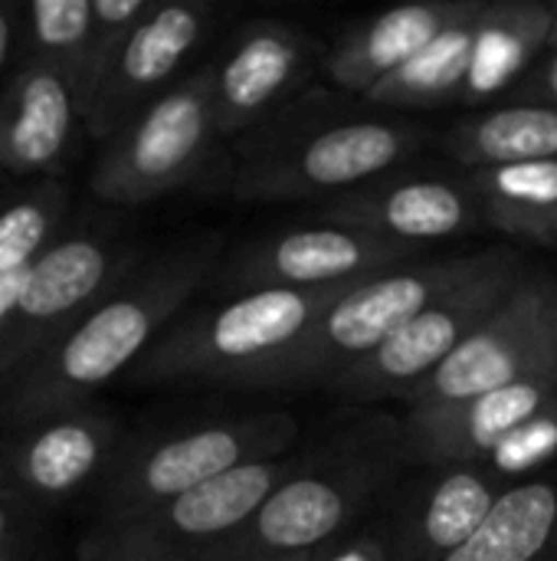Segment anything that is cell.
I'll return each mask as SVG.
<instances>
[{"label":"cell","mask_w":557,"mask_h":561,"mask_svg":"<svg viewBox=\"0 0 557 561\" xmlns=\"http://www.w3.org/2000/svg\"><path fill=\"white\" fill-rule=\"evenodd\" d=\"M430 128L312 85L279 115L233 138L230 191L236 201H328L407 164Z\"/></svg>","instance_id":"obj_2"},{"label":"cell","mask_w":557,"mask_h":561,"mask_svg":"<svg viewBox=\"0 0 557 561\" xmlns=\"http://www.w3.org/2000/svg\"><path fill=\"white\" fill-rule=\"evenodd\" d=\"M26 549V503L0 477V561H20Z\"/></svg>","instance_id":"obj_30"},{"label":"cell","mask_w":557,"mask_h":561,"mask_svg":"<svg viewBox=\"0 0 557 561\" xmlns=\"http://www.w3.org/2000/svg\"><path fill=\"white\" fill-rule=\"evenodd\" d=\"M322 556V552H318ZM318 556H286V559H253V561H315Z\"/></svg>","instance_id":"obj_32"},{"label":"cell","mask_w":557,"mask_h":561,"mask_svg":"<svg viewBox=\"0 0 557 561\" xmlns=\"http://www.w3.org/2000/svg\"><path fill=\"white\" fill-rule=\"evenodd\" d=\"M519 480L492 463L414 467L381 510L394 561H446L499 510Z\"/></svg>","instance_id":"obj_15"},{"label":"cell","mask_w":557,"mask_h":561,"mask_svg":"<svg viewBox=\"0 0 557 561\" xmlns=\"http://www.w3.org/2000/svg\"><path fill=\"white\" fill-rule=\"evenodd\" d=\"M555 10H557V0H555Z\"/></svg>","instance_id":"obj_33"},{"label":"cell","mask_w":557,"mask_h":561,"mask_svg":"<svg viewBox=\"0 0 557 561\" xmlns=\"http://www.w3.org/2000/svg\"><path fill=\"white\" fill-rule=\"evenodd\" d=\"M479 253L437 256L355 283L302 339V345L266 378L269 394H325L335 378L381 348L410 319L450 293L479 266Z\"/></svg>","instance_id":"obj_6"},{"label":"cell","mask_w":557,"mask_h":561,"mask_svg":"<svg viewBox=\"0 0 557 561\" xmlns=\"http://www.w3.org/2000/svg\"><path fill=\"white\" fill-rule=\"evenodd\" d=\"M557 30L555 3L545 0H486L479 13L476 62L463 105L486 108L502 102L529 69L545 56Z\"/></svg>","instance_id":"obj_21"},{"label":"cell","mask_w":557,"mask_h":561,"mask_svg":"<svg viewBox=\"0 0 557 561\" xmlns=\"http://www.w3.org/2000/svg\"><path fill=\"white\" fill-rule=\"evenodd\" d=\"M446 561H557V467L519 480L489 523Z\"/></svg>","instance_id":"obj_24"},{"label":"cell","mask_w":557,"mask_h":561,"mask_svg":"<svg viewBox=\"0 0 557 561\" xmlns=\"http://www.w3.org/2000/svg\"><path fill=\"white\" fill-rule=\"evenodd\" d=\"M410 463L397 421H371L315 454H295L289 477L210 561L318 556L374 519Z\"/></svg>","instance_id":"obj_3"},{"label":"cell","mask_w":557,"mask_h":561,"mask_svg":"<svg viewBox=\"0 0 557 561\" xmlns=\"http://www.w3.org/2000/svg\"><path fill=\"white\" fill-rule=\"evenodd\" d=\"M486 0L473 7L469 16L443 30L430 46H423L407 66L394 76L378 82L364 102L384 112H417V108H440L450 102H463L469 85V72L476 62V39H479V13Z\"/></svg>","instance_id":"obj_23"},{"label":"cell","mask_w":557,"mask_h":561,"mask_svg":"<svg viewBox=\"0 0 557 561\" xmlns=\"http://www.w3.org/2000/svg\"><path fill=\"white\" fill-rule=\"evenodd\" d=\"M351 286L315 293H246L187 309L135 362L128 378L138 385H213L259 391Z\"/></svg>","instance_id":"obj_4"},{"label":"cell","mask_w":557,"mask_h":561,"mask_svg":"<svg viewBox=\"0 0 557 561\" xmlns=\"http://www.w3.org/2000/svg\"><path fill=\"white\" fill-rule=\"evenodd\" d=\"M20 33L23 62L53 66L82 89L95 43V0H33L20 7Z\"/></svg>","instance_id":"obj_27"},{"label":"cell","mask_w":557,"mask_h":561,"mask_svg":"<svg viewBox=\"0 0 557 561\" xmlns=\"http://www.w3.org/2000/svg\"><path fill=\"white\" fill-rule=\"evenodd\" d=\"M299 421L286 411L220 417L141 444H121L95 483V523L108 529L148 516L230 470L295 454Z\"/></svg>","instance_id":"obj_5"},{"label":"cell","mask_w":557,"mask_h":561,"mask_svg":"<svg viewBox=\"0 0 557 561\" xmlns=\"http://www.w3.org/2000/svg\"><path fill=\"white\" fill-rule=\"evenodd\" d=\"M118 450V421L85 404L69 414L13 427L0 444V477L30 503H59L85 483H98Z\"/></svg>","instance_id":"obj_18"},{"label":"cell","mask_w":557,"mask_h":561,"mask_svg":"<svg viewBox=\"0 0 557 561\" xmlns=\"http://www.w3.org/2000/svg\"><path fill=\"white\" fill-rule=\"evenodd\" d=\"M220 141L210 72L197 66L102 145L89 187L112 207L167 197L210 171Z\"/></svg>","instance_id":"obj_7"},{"label":"cell","mask_w":557,"mask_h":561,"mask_svg":"<svg viewBox=\"0 0 557 561\" xmlns=\"http://www.w3.org/2000/svg\"><path fill=\"white\" fill-rule=\"evenodd\" d=\"M16 39H20V7L0 3V69L13 56Z\"/></svg>","instance_id":"obj_31"},{"label":"cell","mask_w":557,"mask_h":561,"mask_svg":"<svg viewBox=\"0 0 557 561\" xmlns=\"http://www.w3.org/2000/svg\"><path fill=\"white\" fill-rule=\"evenodd\" d=\"M135 266L138 253L121 237L98 230L59 233L30 266L0 335V385L53 345Z\"/></svg>","instance_id":"obj_12"},{"label":"cell","mask_w":557,"mask_h":561,"mask_svg":"<svg viewBox=\"0 0 557 561\" xmlns=\"http://www.w3.org/2000/svg\"><path fill=\"white\" fill-rule=\"evenodd\" d=\"M463 174L483 207L486 227L529 247H557V161L499 164Z\"/></svg>","instance_id":"obj_25"},{"label":"cell","mask_w":557,"mask_h":561,"mask_svg":"<svg viewBox=\"0 0 557 561\" xmlns=\"http://www.w3.org/2000/svg\"><path fill=\"white\" fill-rule=\"evenodd\" d=\"M502 102H538V105H555L557 108V30L545 56L529 69V76Z\"/></svg>","instance_id":"obj_29"},{"label":"cell","mask_w":557,"mask_h":561,"mask_svg":"<svg viewBox=\"0 0 557 561\" xmlns=\"http://www.w3.org/2000/svg\"><path fill=\"white\" fill-rule=\"evenodd\" d=\"M440 148L463 171L557 161V108L538 102H496L476 108L443 131Z\"/></svg>","instance_id":"obj_22"},{"label":"cell","mask_w":557,"mask_h":561,"mask_svg":"<svg viewBox=\"0 0 557 561\" xmlns=\"http://www.w3.org/2000/svg\"><path fill=\"white\" fill-rule=\"evenodd\" d=\"M479 0H430L404 3L345 26L325 49L322 72L332 89L364 99L378 82L407 66L443 30L473 13Z\"/></svg>","instance_id":"obj_20"},{"label":"cell","mask_w":557,"mask_h":561,"mask_svg":"<svg viewBox=\"0 0 557 561\" xmlns=\"http://www.w3.org/2000/svg\"><path fill=\"white\" fill-rule=\"evenodd\" d=\"M223 253V237L207 230L138 263L53 345L0 385V421L23 427L92 404V394L131 371L161 332L187 312L190 299L210 286Z\"/></svg>","instance_id":"obj_1"},{"label":"cell","mask_w":557,"mask_h":561,"mask_svg":"<svg viewBox=\"0 0 557 561\" xmlns=\"http://www.w3.org/2000/svg\"><path fill=\"white\" fill-rule=\"evenodd\" d=\"M557 404L555 378L519 381L443 408H407L401 424L404 457L414 467H499Z\"/></svg>","instance_id":"obj_16"},{"label":"cell","mask_w":557,"mask_h":561,"mask_svg":"<svg viewBox=\"0 0 557 561\" xmlns=\"http://www.w3.org/2000/svg\"><path fill=\"white\" fill-rule=\"evenodd\" d=\"M420 253L423 247L417 243H397L335 224L286 227L227 250L207 289L217 293V299L272 289L315 293L391 273L417 263Z\"/></svg>","instance_id":"obj_10"},{"label":"cell","mask_w":557,"mask_h":561,"mask_svg":"<svg viewBox=\"0 0 557 561\" xmlns=\"http://www.w3.org/2000/svg\"><path fill=\"white\" fill-rule=\"evenodd\" d=\"M322 224L351 227L397 243H437L486 227L483 207L466 174H410L387 171L345 194H335L315 210Z\"/></svg>","instance_id":"obj_17"},{"label":"cell","mask_w":557,"mask_h":561,"mask_svg":"<svg viewBox=\"0 0 557 561\" xmlns=\"http://www.w3.org/2000/svg\"><path fill=\"white\" fill-rule=\"evenodd\" d=\"M315 561H394L391 536H387L381 513L371 523H364L361 529H355L351 536L328 546Z\"/></svg>","instance_id":"obj_28"},{"label":"cell","mask_w":557,"mask_h":561,"mask_svg":"<svg viewBox=\"0 0 557 561\" xmlns=\"http://www.w3.org/2000/svg\"><path fill=\"white\" fill-rule=\"evenodd\" d=\"M79 131L85 128L76 82L53 66L23 62L0 95V171L53 181Z\"/></svg>","instance_id":"obj_19"},{"label":"cell","mask_w":557,"mask_h":561,"mask_svg":"<svg viewBox=\"0 0 557 561\" xmlns=\"http://www.w3.org/2000/svg\"><path fill=\"white\" fill-rule=\"evenodd\" d=\"M217 26V7L204 0L154 3L144 20L121 39L98 79L82 99V128L108 141L141 108L161 99L187 72L190 56Z\"/></svg>","instance_id":"obj_13"},{"label":"cell","mask_w":557,"mask_h":561,"mask_svg":"<svg viewBox=\"0 0 557 561\" xmlns=\"http://www.w3.org/2000/svg\"><path fill=\"white\" fill-rule=\"evenodd\" d=\"M69 210V191L53 178L0 204V335L26 283L30 266L59 237Z\"/></svg>","instance_id":"obj_26"},{"label":"cell","mask_w":557,"mask_h":561,"mask_svg":"<svg viewBox=\"0 0 557 561\" xmlns=\"http://www.w3.org/2000/svg\"><path fill=\"white\" fill-rule=\"evenodd\" d=\"M529 276V263L512 247H486L479 266L410 319L381 348L328 385V398L345 404L407 401L460 345L489 322Z\"/></svg>","instance_id":"obj_8"},{"label":"cell","mask_w":557,"mask_h":561,"mask_svg":"<svg viewBox=\"0 0 557 561\" xmlns=\"http://www.w3.org/2000/svg\"><path fill=\"white\" fill-rule=\"evenodd\" d=\"M295 454L250 463L121 526L89 529L76 561H210L269 493L289 477Z\"/></svg>","instance_id":"obj_9"},{"label":"cell","mask_w":557,"mask_h":561,"mask_svg":"<svg viewBox=\"0 0 557 561\" xmlns=\"http://www.w3.org/2000/svg\"><path fill=\"white\" fill-rule=\"evenodd\" d=\"M325 49L295 23L256 16L227 36L207 62L213 115L223 141H233L279 115L322 69Z\"/></svg>","instance_id":"obj_14"},{"label":"cell","mask_w":557,"mask_h":561,"mask_svg":"<svg viewBox=\"0 0 557 561\" xmlns=\"http://www.w3.org/2000/svg\"><path fill=\"white\" fill-rule=\"evenodd\" d=\"M535 378L557 381V276L548 270H529L506 306L414 388L404 404L443 408Z\"/></svg>","instance_id":"obj_11"}]
</instances>
